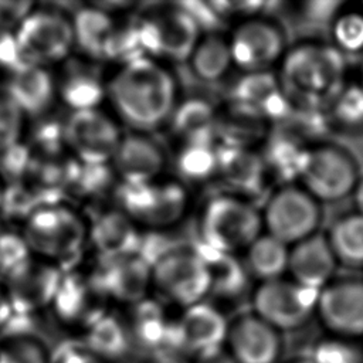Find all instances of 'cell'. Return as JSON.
I'll list each match as a JSON object with an SVG mask.
<instances>
[{
  "label": "cell",
  "mask_w": 363,
  "mask_h": 363,
  "mask_svg": "<svg viewBox=\"0 0 363 363\" xmlns=\"http://www.w3.org/2000/svg\"><path fill=\"white\" fill-rule=\"evenodd\" d=\"M345 71V58L337 48L303 43L284 55L279 84L291 102L320 109L343 89Z\"/></svg>",
  "instance_id": "7a4b0ae2"
},
{
  "label": "cell",
  "mask_w": 363,
  "mask_h": 363,
  "mask_svg": "<svg viewBox=\"0 0 363 363\" xmlns=\"http://www.w3.org/2000/svg\"><path fill=\"white\" fill-rule=\"evenodd\" d=\"M51 363H108L88 349L84 347L81 342L65 343L58 350L52 352Z\"/></svg>",
  "instance_id": "7bdbcfd3"
},
{
  "label": "cell",
  "mask_w": 363,
  "mask_h": 363,
  "mask_svg": "<svg viewBox=\"0 0 363 363\" xmlns=\"http://www.w3.org/2000/svg\"><path fill=\"white\" fill-rule=\"evenodd\" d=\"M13 318H14V315H13L11 306H10L6 292L0 284V333L3 332V329H6L9 326V323L11 322Z\"/></svg>",
  "instance_id": "7dc6e473"
},
{
  "label": "cell",
  "mask_w": 363,
  "mask_h": 363,
  "mask_svg": "<svg viewBox=\"0 0 363 363\" xmlns=\"http://www.w3.org/2000/svg\"><path fill=\"white\" fill-rule=\"evenodd\" d=\"M52 352L37 335L11 330L0 336V363H51Z\"/></svg>",
  "instance_id": "836d02e7"
},
{
  "label": "cell",
  "mask_w": 363,
  "mask_h": 363,
  "mask_svg": "<svg viewBox=\"0 0 363 363\" xmlns=\"http://www.w3.org/2000/svg\"><path fill=\"white\" fill-rule=\"evenodd\" d=\"M299 180L315 200L337 201L354 193L360 177L356 162L346 150L320 145L306 150Z\"/></svg>",
  "instance_id": "8992f818"
},
{
  "label": "cell",
  "mask_w": 363,
  "mask_h": 363,
  "mask_svg": "<svg viewBox=\"0 0 363 363\" xmlns=\"http://www.w3.org/2000/svg\"><path fill=\"white\" fill-rule=\"evenodd\" d=\"M86 234V225L78 213L65 204L48 203L27 214L21 237L33 255L64 271L82 250Z\"/></svg>",
  "instance_id": "3957f363"
},
{
  "label": "cell",
  "mask_w": 363,
  "mask_h": 363,
  "mask_svg": "<svg viewBox=\"0 0 363 363\" xmlns=\"http://www.w3.org/2000/svg\"><path fill=\"white\" fill-rule=\"evenodd\" d=\"M309 359L313 363H363V345L330 335L313 345Z\"/></svg>",
  "instance_id": "74e56055"
},
{
  "label": "cell",
  "mask_w": 363,
  "mask_h": 363,
  "mask_svg": "<svg viewBox=\"0 0 363 363\" xmlns=\"http://www.w3.org/2000/svg\"><path fill=\"white\" fill-rule=\"evenodd\" d=\"M155 33L157 58L172 61L189 60L200 41V28L179 4L155 10L145 16Z\"/></svg>",
  "instance_id": "e0dca14e"
},
{
  "label": "cell",
  "mask_w": 363,
  "mask_h": 363,
  "mask_svg": "<svg viewBox=\"0 0 363 363\" xmlns=\"http://www.w3.org/2000/svg\"><path fill=\"white\" fill-rule=\"evenodd\" d=\"M111 163L122 183L145 184L153 183L160 174L164 155L152 139L143 135H128L122 138Z\"/></svg>",
  "instance_id": "44dd1931"
},
{
  "label": "cell",
  "mask_w": 363,
  "mask_h": 363,
  "mask_svg": "<svg viewBox=\"0 0 363 363\" xmlns=\"http://www.w3.org/2000/svg\"><path fill=\"white\" fill-rule=\"evenodd\" d=\"M118 116L136 130H152L172 118L176 82L156 60L143 57L122 64L105 85Z\"/></svg>",
  "instance_id": "6da1fadb"
},
{
  "label": "cell",
  "mask_w": 363,
  "mask_h": 363,
  "mask_svg": "<svg viewBox=\"0 0 363 363\" xmlns=\"http://www.w3.org/2000/svg\"><path fill=\"white\" fill-rule=\"evenodd\" d=\"M152 284L183 309L200 303L211 291L210 277L196 250L176 248L152 267Z\"/></svg>",
  "instance_id": "ba28073f"
},
{
  "label": "cell",
  "mask_w": 363,
  "mask_h": 363,
  "mask_svg": "<svg viewBox=\"0 0 363 363\" xmlns=\"http://www.w3.org/2000/svg\"><path fill=\"white\" fill-rule=\"evenodd\" d=\"M187 207V193L182 184L166 182L156 184L150 210L145 224L150 227H166L176 223Z\"/></svg>",
  "instance_id": "e575fe53"
},
{
  "label": "cell",
  "mask_w": 363,
  "mask_h": 363,
  "mask_svg": "<svg viewBox=\"0 0 363 363\" xmlns=\"http://www.w3.org/2000/svg\"><path fill=\"white\" fill-rule=\"evenodd\" d=\"M320 221V208L303 187L285 186L271 196L264 214L262 225L267 234L295 245L296 242L316 234Z\"/></svg>",
  "instance_id": "30bf717a"
},
{
  "label": "cell",
  "mask_w": 363,
  "mask_h": 363,
  "mask_svg": "<svg viewBox=\"0 0 363 363\" xmlns=\"http://www.w3.org/2000/svg\"><path fill=\"white\" fill-rule=\"evenodd\" d=\"M179 4L191 16L194 23L199 26L200 31L203 30L213 31L221 24V16L217 13V10L213 7L211 3L180 1Z\"/></svg>",
  "instance_id": "b9f144b4"
},
{
  "label": "cell",
  "mask_w": 363,
  "mask_h": 363,
  "mask_svg": "<svg viewBox=\"0 0 363 363\" xmlns=\"http://www.w3.org/2000/svg\"><path fill=\"white\" fill-rule=\"evenodd\" d=\"M26 118L7 86L0 85V153L17 147L26 129Z\"/></svg>",
  "instance_id": "d590c367"
},
{
  "label": "cell",
  "mask_w": 363,
  "mask_h": 363,
  "mask_svg": "<svg viewBox=\"0 0 363 363\" xmlns=\"http://www.w3.org/2000/svg\"><path fill=\"white\" fill-rule=\"evenodd\" d=\"M4 200H6V189H4V183L3 179L0 176V210L4 206Z\"/></svg>",
  "instance_id": "681fc988"
},
{
  "label": "cell",
  "mask_w": 363,
  "mask_h": 363,
  "mask_svg": "<svg viewBox=\"0 0 363 363\" xmlns=\"http://www.w3.org/2000/svg\"><path fill=\"white\" fill-rule=\"evenodd\" d=\"M122 140L112 118L99 109L71 112L64 123L65 146L84 164H108Z\"/></svg>",
  "instance_id": "8fae6325"
},
{
  "label": "cell",
  "mask_w": 363,
  "mask_h": 363,
  "mask_svg": "<svg viewBox=\"0 0 363 363\" xmlns=\"http://www.w3.org/2000/svg\"><path fill=\"white\" fill-rule=\"evenodd\" d=\"M177 166L180 173L194 182L210 177L217 170V153L208 143L184 145L179 155Z\"/></svg>",
  "instance_id": "8d00e7d4"
},
{
  "label": "cell",
  "mask_w": 363,
  "mask_h": 363,
  "mask_svg": "<svg viewBox=\"0 0 363 363\" xmlns=\"http://www.w3.org/2000/svg\"><path fill=\"white\" fill-rule=\"evenodd\" d=\"M194 250L207 268L211 284L210 294L233 299L244 291L247 286V272L233 254L214 250L204 242H199Z\"/></svg>",
  "instance_id": "4316f807"
},
{
  "label": "cell",
  "mask_w": 363,
  "mask_h": 363,
  "mask_svg": "<svg viewBox=\"0 0 363 363\" xmlns=\"http://www.w3.org/2000/svg\"><path fill=\"white\" fill-rule=\"evenodd\" d=\"M35 7L30 0H0V33H14Z\"/></svg>",
  "instance_id": "60d3db41"
},
{
  "label": "cell",
  "mask_w": 363,
  "mask_h": 363,
  "mask_svg": "<svg viewBox=\"0 0 363 363\" xmlns=\"http://www.w3.org/2000/svg\"><path fill=\"white\" fill-rule=\"evenodd\" d=\"M316 313L330 335L353 340L363 337V281L328 284L319 292Z\"/></svg>",
  "instance_id": "4fadbf2b"
},
{
  "label": "cell",
  "mask_w": 363,
  "mask_h": 363,
  "mask_svg": "<svg viewBox=\"0 0 363 363\" xmlns=\"http://www.w3.org/2000/svg\"><path fill=\"white\" fill-rule=\"evenodd\" d=\"M64 271L52 262L28 255L1 278L14 316L28 318L51 308Z\"/></svg>",
  "instance_id": "52a82bcc"
},
{
  "label": "cell",
  "mask_w": 363,
  "mask_h": 363,
  "mask_svg": "<svg viewBox=\"0 0 363 363\" xmlns=\"http://www.w3.org/2000/svg\"><path fill=\"white\" fill-rule=\"evenodd\" d=\"M193 72L203 81H217L225 75L233 64L228 41L217 34H210L199 41L190 55Z\"/></svg>",
  "instance_id": "1f68e13d"
},
{
  "label": "cell",
  "mask_w": 363,
  "mask_h": 363,
  "mask_svg": "<svg viewBox=\"0 0 363 363\" xmlns=\"http://www.w3.org/2000/svg\"><path fill=\"white\" fill-rule=\"evenodd\" d=\"M332 116L343 128L363 126V85H345L330 104Z\"/></svg>",
  "instance_id": "ab89813d"
},
{
  "label": "cell",
  "mask_w": 363,
  "mask_h": 363,
  "mask_svg": "<svg viewBox=\"0 0 363 363\" xmlns=\"http://www.w3.org/2000/svg\"><path fill=\"white\" fill-rule=\"evenodd\" d=\"M81 343L108 363L125 359L135 346L128 320L108 312L84 330Z\"/></svg>",
  "instance_id": "cb8c5ba5"
},
{
  "label": "cell",
  "mask_w": 363,
  "mask_h": 363,
  "mask_svg": "<svg viewBox=\"0 0 363 363\" xmlns=\"http://www.w3.org/2000/svg\"><path fill=\"white\" fill-rule=\"evenodd\" d=\"M289 248L269 234H261L247 248V267L262 282L282 278L288 271Z\"/></svg>",
  "instance_id": "f546056e"
},
{
  "label": "cell",
  "mask_w": 363,
  "mask_h": 363,
  "mask_svg": "<svg viewBox=\"0 0 363 363\" xmlns=\"http://www.w3.org/2000/svg\"><path fill=\"white\" fill-rule=\"evenodd\" d=\"M92 238L104 259H121L136 255L140 234L132 220L119 211H109L98 218L92 228Z\"/></svg>",
  "instance_id": "d4e9b609"
},
{
  "label": "cell",
  "mask_w": 363,
  "mask_h": 363,
  "mask_svg": "<svg viewBox=\"0 0 363 363\" xmlns=\"http://www.w3.org/2000/svg\"><path fill=\"white\" fill-rule=\"evenodd\" d=\"M332 37L342 54L363 51V13L340 11L332 21Z\"/></svg>",
  "instance_id": "f35d334b"
},
{
  "label": "cell",
  "mask_w": 363,
  "mask_h": 363,
  "mask_svg": "<svg viewBox=\"0 0 363 363\" xmlns=\"http://www.w3.org/2000/svg\"><path fill=\"white\" fill-rule=\"evenodd\" d=\"M26 116L47 112L57 95V82L45 67L24 65L4 84Z\"/></svg>",
  "instance_id": "603a6c76"
},
{
  "label": "cell",
  "mask_w": 363,
  "mask_h": 363,
  "mask_svg": "<svg viewBox=\"0 0 363 363\" xmlns=\"http://www.w3.org/2000/svg\"><path fill=\"white\" fill-rule=\"evenodd\" d=\"M336 262L328 237L316 233L292 245L288 272L294 282L320 292L330 284Z\"/></svg>",
  "instance_id": "ffe728a7"
},
{
  "label": "cell",
  "mask_w": 363,
  "mask_h": 363,
  "mask_svg": "<svg viewBox=\"0 0 363 363\" xmlns=\"http://www.w3.org/2000/svg\"><path fill=\"white\" fill-rule=\"evenodd\" d=\"M174 133L189 143H208L216 130V115L206 101L190 99L174 108L172 115Z\"/></svg>",
  "instance_id": "f1b7e54d"
},
{
  "label": "cell",
  "mask_w": 363,
  "mask_h": 363,
  "mask_svg": "<svg viewBox=\"0 0 363 363\" xmlns=\"http://www.w3.org/2000/svg\"><path fill=\"white\" fill-rule=\"evenodd\" d=\"M104 298L91 279L64 272L51 309L58 322L84 332L98 318L106 313L102 306Z\"/></svg>",
  "instance_id": "2e32d148"
},
{
  "label": "cell",
  "mask_w": 363,
  "mask_h": 363,
  "mask_svg": "<svg viewBox=\"0 0 363 363\" xmlns=\"http://www.w3.org/2000/svg\"><path fill=\"white\" fill-rule=\"evenodd\" d=\"M217 173L233 190L241 194H258L265 183L267 169L261 156L244 146L225 145L216 149Z\"/></svg>",
  "instance_id": "7402d4cb"
},
{
  "label": "cell",
  "mask_w": 363,
  "mask_h": 363,
  "mask_svg": "<svg viewBox=\"0 0 363 363\" xmlns=\"http://www.w3.org/2000/svg\"><path fill=\"white\" fill-rule=\"evenodd\" d=\"M233 64L251 72H267L284 54L285 40L279 27L262 18L241 23L228 41Z\"/></svg>",
  "instance_id": "7c38bea8"
},
{
  "label": "cell",
  "mask_w": 363,
  "mask_h": 363,
  "mask_svg": "<svg viewBox=\"0 0 363 363\" xmlns=\"http://www.w3.org/2000/svg\"><path fill=\"white\" fill-rule=\"evenodd\" d=\"M231 105L235 112L254 119H285L292 104L279 81L267 72H251L233 88Z\"/></svg>",
  "instance_id": "5bb4252c"
},
{
  "label": "cell",
  "mask_w": 363,
  "mask_h": 363,
  "mask_svg": "<svg viewBox=\"0 0 363 363\" xmlns=\"http://www.w3.org/2000/svg\"><path fill=\"white\" fill-rule=\"evenodd\" d=\"M106 265L92 278L95 288L105 296L135 305L145 299L152 284V268L139 255L105 259Z\"/></svg>",
  "instance_id": "ac0fdd59"
},
{
  "label": "cell",
  "mask_w": 363,
  "mask_h": 363,
  "mask_svg": "<svg viewBox=\"0 0 363 363\" xmlns=\"http://www.w3.org/2000/svg\"><path fill=\"white\" fill-rule=\"evenodd\" d=\"M319 291L294 281L274 279L262 282L254 292V313L278 332L303 326L316 313Z\"/></svg>",
  "instance_id": "9c48e42d"
},
{
  "label": "cell",
  "mask_w": 363,
  "mask_h": 363,
  "mask_svg": "<svg viewBox=\"0 0 363 363\" xmlns=\"http://www.w3.org/2000/svg\"><path fill=\"white\" fill-rule=\"evenodd\" d=\"M354 196H356V201L359 206V213H363V179L359 180L356 190H354Z\"/></svg>",
  "instance_id": "c3c4849f"
},
{
  "label": "cell",
  "mask_w": 363,
  "mask_h": 363,
  "mask_svg": "<svg viewBox=\"0 0 363 363\" xmlns=\"http://www.w3.org/2000/svg\"><path fill=\"white\" fill-rule=\"evenodd\" d=\"M72 18L74 43L89 58L108 60L118 26L104 9L84 7Z\"/></svg>",
  "instance_id": "484cf974"
},
{
  "label": "cell",
  "mask_w": 363,
  "mask_h": 363,
  "mask_svg": "<svg viewBox=\"0 0 363 363\" xmlns=\"http://www.w3.org/2000/svg\"><path fill=\"white\" fill-rule=\"evenodd\" d=\"M225 347L237 363H277L281 354V332L254 312L233 320Z\"/></svg>",
  "instance_id": "9a60e30c"
},
{
  "label": "cell",
  "mask_w": 363,
  "mask_h": 363,
  "mask_svg": "<svg viewBox=\"0 0 363 363\" xmlns=\"http://www.w3.org/2000/svg\"><path fill=\"white\" fill-rule=\"evenodd\" d=\"M57 82V95L72 112L98 109L106 96L105 85L89 71L68 68Z\"/></svg>",
  "instance_id": "83f0119b"
},
{
  "label": "cell",
  "mask_w": 363,
  "mask_h": 363,
  "mask_svg": "<svg viewBox=\"0 0 363 363\" xmlns=\"http://www.w3.org/2000/svg\"><path fill=\"white\" fill-rule=\"evenodd\" d=\"M140 363H190L187 356L172 352H156L149 353Z\"/></svg>",
  "instance_id": "bcb514c9"
},
{
  "label": "cell",
  "mask_w": 363,
  "mask_h": 363,
  "mask_svg": "<svg viewBox=\"0 0 363 363\" xmlns=\"http://www.w3.org/2000/svg\"><path fill=\"white\" fill-rule=\"evenodd\" d=\"M13 34L26 65L48 68L65 60L75 45L72 18L58 10L35 7Z\"/></svg>",
  "instance_id": "5b68a950"
},
{
  "label": "cell",
  "mask_w": 363,
  "mask_h": 363,
  "mask_svg": "<svg viewBox=\"0 0 363 363\" xmlns=\"http://www.w3.org/2000/svg\"><path fill=\"white\" fill-rule=\"evenodd\" d=\"M190 363H237L225 346L193 356Z\"/></svg>",
  "instance_id": "f6af8a7d"
},
{
  "label": "cell",
  "mask_w": 363,
  "mask_h": 363,
  "mask_svg": "<svg viewBox=\"0 0 363 363\" xmlns=\"http://www.w3.org/2000/svg\"><path fill=\"white\" fill-rule=\"evenodd\" d=\"M176 323L186 356L225 346L230 323L220 309L204 301L186 308Z\"/></svg>",
  "instance_id": "d6986e66"
},
{
  "label": "cell",
  "mask_w": 363,
  "mask_h": 363,
  "mask_svg": "<svg viewBox=\"0 0 363 363\" xmlns=\"http://www.w3.org/2000/svg\"><path fill=\"white\" fill-rule=\"evenodd\" d=\"M288 363H313L311 359H295V360H291Z\"/></svg>",
  "instance_id": "f907efd6"
},
{
  "label": "cell",
  "mask_w": 363,
  "mask_h": 363,
  "mask_svg": "<svg viewBox=\"0 0 363 363\" xmlns=\"http://www.w3.org/2000/svg\"><path fill=\"white\" fill-rule=\"evenodd\" d=\"M326 237L339 262L363 267V213L357 211L339 218Z\"/></svg>",
  "instance_id": "4dcf8cb0"
},
{
  "label": "cell",
  "mask_w": 363,
  "mask_h": 363,
  "mask_svg": "<svg viewBox=\"0 0 363 363\" xmlns=\"http://www.w3.org/2000/svg\"><path fill=\"white\" fill-rule=\"evenodd\" d=\"M340 1H311L305 4V14L313 21H333L340 13Z\"/></svg>",
  "instance_id": "ee69618b"
},
{
  "label": "cell",
  "mask_w": 363,
  "mask_h": 363,
  "mask_svg": "<svg viewBox=\"0 0 363 363\" xmlns=\"http://www.w3.org/2000/svg\"><path fill=\"white\" fill-rule=\"evenodd\" d=\"M305 147L298 139L289 135H278L271 139L265 147V155L261 156L267 170H272L277 177L284 180L299 179L302 164L306 155Z\"/></svg>",
  "instance_id": "d6a6232c"
},
{
  "label": "cell",
  "mask_w": 363,
  "mask_h": 363,
  "mask_svg": "<svg viewBox=\"0 0 363 363\" xmlns=\"http://www.w3.org/2000/svg\"><path fill=\"white\" fill-rule=\"evenodd\" d=\"M362 85H363V61H362Z\"/></svg>",
  "instance_id": "816d5d0a"
},
{
  "label": "cell",
  "mask_w": 363,
  "mask_h": 363,
  "mask_svg": "<svg viewBox=\"0 0 363 363\" xmlns=\"http://www.w3.org/2000/svg\"><path fill=\"white\" fill-rule=\"evenodd\" d=\"M262 217L242 197L218 196L210 200L201 217V242L234 254L247 250L259 235Z\"/></svg>",
  "instance_id": "277c9868"
}]
</instances>
